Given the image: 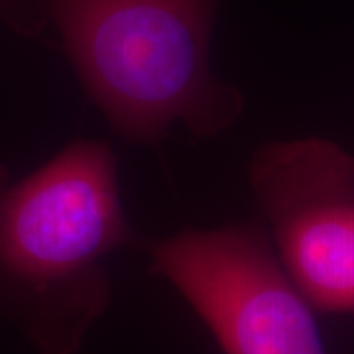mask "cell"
Returning a JSON list of instances; mask_svg holds the SVG:
<instances>
[{
	"instance_id": "cell-1",
	"label": "cell",
	"mask_w": 354,
	"mask_h": 354,
	"mask_svg": "<svg viewBox=\"0 0 354 354\" xmlns=\"http://www.w3.org/2000/svg\"><path fill=\"white\" fill-rule=\"evenodd\" d=\"M146 242L109 142L73 140L20 179L0 160V323L38 354L83 348L113 305L106 260Z\"/></svg>"
},
{
	"instance_id": "cell-2",
	"label": "cell",
	"mask_w": 354,
	"mask_h": 354,
	"mask_svg": "<svg viewBox=\"0 0 354 354\" xmlns=\"http://www.w3.org/2000/svg\"><path fill=\"white\" fill-rule=\"evenodd\" d=\"M221 0H39L81 87L116 136L164 142L174 124L216 138L246 99L216 77L211 39Z\"/></svg>"
},
{
	"instance_id": "cell-3",
	"label": "cell",
	"mask_w": 354,
	"mask_h": 354,
	"mask_svg": "<svg viewBox=\"0 0 354 354\" xmlns=\"http://www.w3.org/2000/svg\"><path fill=\"white\" fill-rule=\"evenodd\" d=\"M142 252L223 354H327L313 307L286 274L264 225L187 228L150 239Z\"/></svg>"
},
{
	"instance_id": "cell-4",
	"label": "cell",
	"mask_w": 354,
	"mask_h": 354,
	"mask_svg": "<svg viewBox=\"0 0 354 354\" xmlns=\"http://www.w3.org/2000/svg\"><path fill=\"white\" fill-rule=\"evenodd\" d=\"M248 185L286 274L313 309L354 313V156L323 138L272 140Z\"/></svg>"
},
{
	"instance_id": "cell-5",
	"label": "cell",
	"mask_w": 354,
	"mask_h": 354,
	"mask_svg": "<svg viewBox=\"0 0 354 354\" xmlns=\"http://www.w3.org/2000/svg\"><path fill=\"white\" fill-rule=\"evenodd\" d=\"M0 20L24 36H36L48 24L39 0H0Z\"/></svg>"
}]
</instances>
